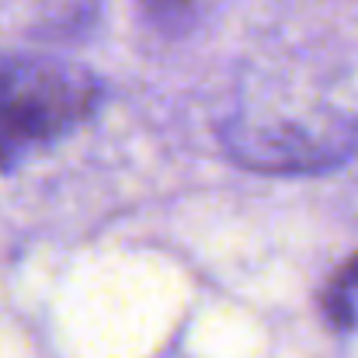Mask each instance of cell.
<instances>
[{"mask_svg": "<svg viewBox=\"0 0 358 358\" xmlns=\"http://www.w3.org/2000/svg\"><path fill=\"white\" fill-rule=\"evenodd\" d=\"M98 105L91 73L49 59L0 63V167L52 143L87 119Z\"/></svg>", "mask_w": 358, "mask_h": 358, "instance_id": "obj_1", "label": "cell"}, {"mask_svg": "<svg viewBox=\"0 0 358 358\" xmlns=\"http://www.w3.org/2000/svg\"><path fill=\"white\" fill-rule=\"evenodd\" d=\"M355 299H358V254L338 268V275L324 289V313L331 317L334 327H352L355 324Z\"/></svg>", "mask_w": 358, "mask_h": 358, "instance_id": "obj_2", "label": "cell"}, {"mask_svg": "<svg viewBox=\"0 0 358 358\" xmlns=\"http://www.w3.org/2000/svg\"><path fill=\"white\" fill-rule=\"evenodd\" d=\"M157 17H181L188 14V0H143Z\"/></svg>", "mask_w": 358, "mask_h": 358, "instance_id": "obj_3", "label": "cell"}]
</instances>
